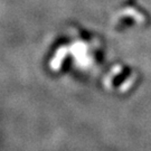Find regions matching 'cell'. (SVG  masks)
I'll return each instance as SVG.
<instances>
[{
	"label": "cell",
	"mask_w": 151,
	"mask_h": 151,
	"mask_svg": "<svg viewBox=\"0 0 151 151\" xmlns=\"http://www.w3.org/2000/svg\"><path fill=\"white\" fill-rule=\"evenodd\" d=\"M129 73H130V70H128V68H125V70H123V72H122L120 75L116 76V77L114 78V81H113L114 86H119L120 84L124 81V78H127V76L129 75Z\"/></svg>",
	"instance_id": "1"
}]
</instances>
